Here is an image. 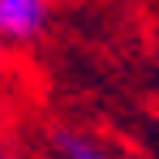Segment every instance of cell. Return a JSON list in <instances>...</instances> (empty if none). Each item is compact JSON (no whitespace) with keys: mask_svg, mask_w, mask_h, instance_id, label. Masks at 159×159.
I'll return each mask as SVG.
<instances>
[{"mask_svg":"<svg viewBox=\"0 0 159 159\" xmlns=\"http://www.w3.org/2000/svg\"><path fill=\"white\" fill-rule=\"evenodd\" d=\"M0 52H4V39H0Z\"/></svg>","mask_w":159,"mask_h":159,"instance_id":"obj_5","label":"cell"},{"mask_svg":"<svg viewBox=\"0 0 159 159\" xmlns=\"http://www.w3.org/2000/svg\"><path fill=\"white\" fill-rule=\"evenodd\" d=\"M0 120H4V107H0Z\"/></svg>","mask_w":159,"mask_h":159,"instance_id":"obj_4","label":"cell"},{"mask_svg":"<svg viewBox=\"0 0 159 159\" xmlns=\"http://www.w3.org/2000/svg\"><path fill=\"white\" fill-rule=\"evenodd\" d=\"M0 159H17V155H13V151H9V146H4V142H0Z\"/></svg>","mask_w":159,"mask_h":159,"instance_id":"obj_3","label":"cell"},{"mask_svg":"<svg viewBox=\"0 0 159 159\" xmlns=\"http://www.w3.org/2000/svg\"><path fill=\"white\" fill-rule=\"evenodd\" d=\"M52 17V0H0V39L30 43Z\"/></svg>","mask_w":159,"mask_h":159,"instance_id":"obj_1","label":"cell"},{"mask_svg":"<svg viewBox=\"0 0 159 159\" xmlns=\"http://www.w3.org/2000/svg\"><path fill=\"white\" fill-rule=\"evenodd\" d=\"M52 151L60 159H103L99 142L90 133H78V129H56L52 133Z\"/></svg>","mask_w":159,"mask_h":159,"instance_id":"obj_2","label":"cell"}]
</instances>
